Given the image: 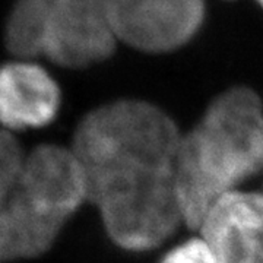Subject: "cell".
Segmentation results:
<instances>
[{
  "mask_svg": "<svg viewBox=\"0 0 263 263\" xmlns=\"http://www.w3.org/2000/svg\"><path fill=\"white\" fill-rule=\"evenodd\" d=\"M196 231L216 263H263V193L240 189L216 199Z\"/></svg>",
  "mask_w": 263,
  "mask_h": 263,
  "instance_id": "6",
  "label": "cell"
},
{
  "mask_svg": "<svg viewBox=\"0 0 263 263\" xmlns=\"http://www.w3.org/2000/svg\"><path fill=\"white\" fill-rule=\"evenodd\" d=\"M257 2H259V5L263 8V0H257Z\"/></svg>",
  "mask_w": 263,
  "mask_h": 263,
  "instance_id": "10",
  "label": "cell"
},
{
  "mask_svg": "<svg viewBox=\"0 0 263 263\" xmlns=\"http://www.w3.org/2000/svg\"><path fill=\"white\" fill-rule=\"evenodd\" d=\"M116 41L105 0H18L6 24L15 56H43L70 69L105 60Z\"/></svg>",
  "mask_w": 263,
  "mask_h": 263,
  "instance_id": "4",
  "label": "cell"
},
{
  "mask_svg": "<svg viewBox=\"0 0 263 263\" xmlns=\"http://www.w3.org/2000/svg\"><path fill=\"white\" fill-rule=\"evenodd\" d=\"M263 173V104L253 89L235 86L208 105L181 133L177 192L183 222L196 230L216 199Z\"/></svg>",
  "mask_w": 263,
  "mask_h": 263,
  "instance_id": "2",
  "label": "cell"
},
{
  "mask_svg": "<svg viewBox=\"0 0 263 263\" xmlns=\"http://www.w3.org/2000/svg\"><path fill=\"white\" fill-rule=\"evenodd\" d=\"M114 35L148 53H165L195 37L205 18L203 0H105Z\"/></svg>",
  "mask_w": 263,
  "mask_h": 263,
  "instance_id": "5",
  "label": "cell"
},
{
  "mask_svg": "<svg viewBox=\"0 0 263 263\" xmlns=\"http://www.w3.org/2000/svg\"><path fill=\"white\" fill-rule=\"evenodd\" d=\"M27 152L13 133L0 129V260L18 205L19 181Z\"/></svg>",
  "mask_w": 263,
  "mask_h": 263,
  "instance_id": "8",
  "label": "cell"
},
{
  "mask_svg": "<svg viewBox=\"0 0 263 263\" xmlns=\"http://www.w3.org/2000/svg\"><path fill=\"white\" fill-rule=\"evenodd\" d=\"M158 263H216L206 241L197 234L171 247Z\"/></svg>",
  "mask_w": 263,
  "mask_h": 263,
  "instance_id": "9",
  "label": "cell"
},
{
  "mask_svg": "<svg viewBox=\"0 0 263 263\" xmlns=\"http://www.w3.org/2000/svg\"><path fill=\"white\" fill-rule=\"evenodd\" d=\"M62 92L44 67L29 60L0 66V126L10 133L48 126L60 110Z\"/></svg>",
  "mask_w": 263,
  "mask_h": 263,
  "instance_id": "7",
  "label": "cell"
},
{
  "mask_svg": "<svg viewBox=\"0 0 263 263\" xmlns=\"http://www.w3.org/2000/svg\"><path fill=\"white\" fill-rule=\"evenodd\" d=\"M85 202L84 170L70 146L43 143L28 151L2 260L35 259L47 253Z\"/></svg>",
  "mask_w": 263,
  "mask_h": 263,
  "instance_id": "3",
  "label": "cell"
},
{
  "mask_svg": "<svg viewBox=\"0 0 263 263\" xmlns=\"http://www.w3.org/2000/svg\"><path fill=\"white\" fill-rule=\"evenodd\" d=\"M0 263H5V262H2V260H0Z\"/></svg>",
  "mask_w": 263,
  "mask_h": 263,
  "instance_id": "11",
  "label": "cell"
},
{
  "mask_svg": "<svg viewBox=\"0 0 263 263\" xmlns=\"http://www.w3.org/2000/svg\"><path fill=\"white\" fill-rule=\"evenodd\" d=\"M181 133L160 107L119 100L86 113L70 148L84 170L88 202L114 245L160 247L184 226L177 192Z\"/></svg>",
  "mask_w": 263,
  "mask_h": 263,
  "instance_id": "1",
  "label": "cell"
}]
</instances>
